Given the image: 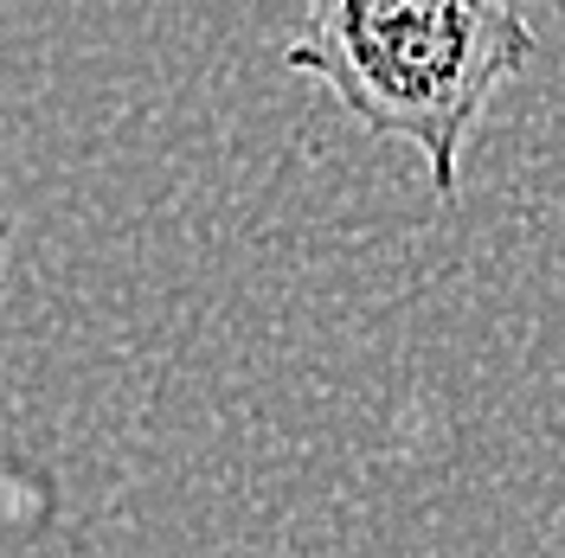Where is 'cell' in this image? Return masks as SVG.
Segmentation results:
<instances>
[{
    "mask_svg": "<svg viewBox=\"0 0 565 558\" xmlns=\"http://www.w3.org/2000/svg\"><path fill=\"white\" fill-rule=\"evenodd\" d=\"M540 52L514 0H309L282 65L316 77L360 129L405 141L457 200L462 148Z\"/></svg>",
    "mask_w": 565,
    "mask_h": 558,
    "instance_id": "obj_1",
    "label": "cell"
}]
</instances>
